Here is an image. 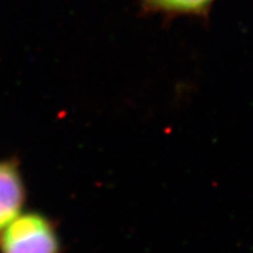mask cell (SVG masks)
<instances>
[{
    "label": "cell",
    "instance_id": "3",
    "mask_svg": "<svg viewBox=\"0 0 253 253\" xmlns=\"http://www.w3.org/2000/svg\"><path fill=\"white\" fill-rule=\"evenodd\" d=\"M214 0H141V7L148 13L166 15L207 17Z\"/></svg>",
    "mask_w": 253,
    "mask_h": 253
},
{
    "label": "cell",
    "instance_id": "2",
    "mask_svg": "<svg viewBox=\"0 0 253 253\" xmlns=\"http://www.w3.org/2000/svg\"><path fill=\"white\" fill-rule=\"evenodd\" d=\"M26 190L17 160L0 161V231L23 212Z\"/></svg>",
    "mask_w": 253,
    "mask_h": 253
},
{
    "label": "cell",
    "instance_id": "1",
    "mask_svg": "<svg viewBox=\"0 0 253 253\" xmlns=\"http://www.w3.org/2000/svg\"><path fill=\"white\" fill-rule=\"evenodd\" d=\"M0 253H62L56 227L37 211L20 212L0 231Z\"/></svg>",
    "mask_w": 253,
    "mask_h": 253
}]
</instances>
